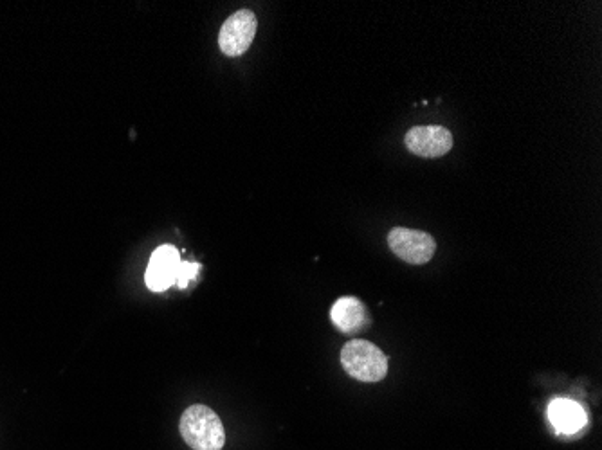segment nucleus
<instances>
[{
  "mask_svg": "<svg viewBox=\"0 0 602 450\" xmlns=\"http://www.w3.org/2000/svg\"><path fill=\"white\" fill-rule=\"evenodd\" d=\"M179 431L193 450H222L226 443L224 425L217 413L206 405L188 407L181 416Z\"/></svg>",
  "mask_w": 602,
  "mask_h": 450,
  "instance_id": "1",
  "label": "nucleus"
},
{
  "mask_svg": "<svg viewBox=\"0 0 602 450\" xmlns=\"http://www.w3.org/2000/svg\"><path fill=\"white\" fill-rule=\"evenodd\" d=\"M341 366L350 377L361 382H379L388 375V357L365 339H354L343 346Z\"/></svg>",
  "mask_w": 602,
  "mask_h": 450,
  "instance_id": "2",
  "label": "nucleus"
},
{
  "mask_svg": "<svg viewBox=\"0 0 602 450\" xmlns=\"http://www.w3.org/2000/svg\"><path fill=\"white\" fill-rule=\"evenodd\" d=\"M388 245L397 258L410 265L428 263L437 251V242L431 234L408 227H393L388 234Z\"/></svg>",
  "mask_w": 602,
  "mask_h": 450,
  "instance_id": "3",
  "label": "nucleus"
},
{
  "mask_svg": "<svg viewBox=\"0 0 602 450\" xmlns=\"http://www.w3.org/2000/svg\"><path fill=\"white\" fill-rule=\"evenodd\" d=\"M258 20L251 9H238L222 24L219 33V47L222 53L237 58L246 53L255 40Z\"/></svg>",
  "mask_w": 602,
  "mask_h": 450,
  "instance_id": "4",
  "label": "nucleus"
},
{
  "mask_svg": "<svg viewBox=\"0 0 602 450\" xmlns=\"http://www.w3.org/2000/svg\"><path fill=\"white\" fill-rule=\"evenodd\" d=\"M404 144L413 155L437 159L453 148V134L446 126H413L410 132L404 135Z\"/></svg>",
  "mask_w": 602,
  "mask_h": 450,
  "instance_id": "5",
  "label": "nucleus"
},
{
  "mask_svg": "<svg viewBox=\"0 0 602 450\" xmlns=\"http://www.w3.org/2000/svg\"><path fill=\"white\" fill-rule=\"evenodd\" d=\"M179 265H181V254L174 245H161L154 251L146 267V287L152 292H165L174 285Z\"/></svg>",
  "mask_w": 602,
  "mask_h": 450,
  "instance_id": "6",
  "label": "nucleus"
},
{
  "mask_svg": "<svg viewBox=\"0 0 602 450\" xmlns=\"http://www.w3.org/2000/svg\"><path fill=\"white\" fill-rule=\"evenodd\" d=\"M548 418L554 429L561 434H575L586 425L583 407L568 398H557L548 405Z\"/></svg>",
  "mask_w": 602,
  "mask_h": 450,
  "instance_id": "7",
  "label": "nucleus"
},
{
  "mask_svg": "<svg viewBox=\"0 0 602 450\" xmlns=\"http://www.w3.org/2000/svg\"><path fill=\"white\" fill-rule=\"evenodd\" d=\"M330 319L341 332H357L366 321L365 305L354 296L339 297L330 308Z\"/></svg>",
  "mask_w": 602,
  "mask_h": 450,
  "instance_id": "8",
  "label": "nucleus"
},
{
  "mask_svg": "<svg viewBox=\"0 0 602 450\" xmlns=\"http://www.w3.org/2000/svg\"><path fill=\"white\" fill-rule=\"evenodd\" d=\"M199 270L201 265L195 263V261H181L179 269H177V278H175V285L179 288H186L193 279L199 276Z\"/></svg>",
  "mask_w": 602,
  "mask_h": 450,
  "instance_id": "9",
  "label": "nucleus"
}]
</instances>
